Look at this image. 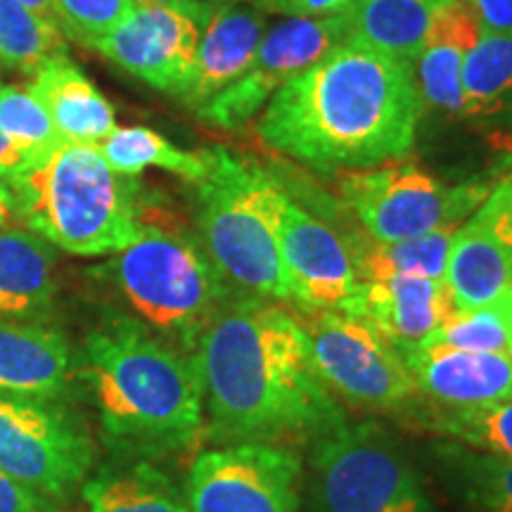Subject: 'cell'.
<instances>
[{
	"label": "cell",
	"mask_w": 512,
	"mask_h": 512,
	"mask_svg": "<svg viewBox=\"0 0 512 512\" xmlns=\"http://www.w3.org/2000/svg\"><path fill=\"white\" fill-rule=\"evenodd\" d=\"M501 304L503 316H505V325H508V342H510V356H512V287L508 292H503L501 297L496 299Z\"/></svg>",
	"instance_id": "60d3db41"
},
{
	"label": "cell",
	"mask_w": 512,
	"mask_h": 512,
	"mask_svg": "<svg viewBox=\"0 0 512 512\" xmlns=\"http://www.w3.org/2000/svg\"><path fill=\"white\" fill-rule=\"evenodd\" d=\"M501 124L512 121V31H484L463 62V114Z\"/></svg>",
	"instance_id": "603a6c76"
},
{
	"label": "cell",
	"mask_w": 512,
	"mask_h": 512,
	"mask_svg": "<svg viewBox=\"0 0 512 512\" xmlns=\"http://www.w3.org/2000/svg\"><path fill=\"white\" fill-rule=\"evenodd\" d=\"M27 88L46 105L64 143L98 145L117 128L112 102L69 55L43 64Z\"/></svg>",
	"instance_id": "44dd1931"
},
{
	"label": "cell",
	"mask_w": 512,
	"mask_h": 512,
	"mask_svg": "<svg viewBox=\"0 0 512 512\" xmlns=\"http://www.w3.org/2000/svg\"><path fill=\"white\" fill-rule=\"evenodd\" d=\"M10 183L19 221L69 254H117L143 233V185L117 174L98 145L60 143Z\"/></svg>",
	"instance_id": "277c9868"
},
{
	"label": "cell",
	"mask_w": 512,
	"mask_h": 512,
	"mask_svg": "<svg viewBox=\"0 0 512 512\" xmlns=\"http://www.w3.org/2000/svg\"><path fill=\"white\" fill-rule=\"evenodd\" d=\"M302 458L283 444H230L192 460L190 512H299Z\"/></svg>",
	"instance_id": "8fae6325"
},
{
	"label": "cell",
	"mask_w": 512,
	"mask_h": 512,
	"mask_svg": "<svg viewBox=\"0 0 512 512\" xmlns=\"http://www.w3.org/2000/svg\"><path fill=\"white\" fill-rule=\"evenodd\" d=\"M275 233L290 302L309 313H351L361 280L347 238L304 211L283 188L275 200Z\"/></svg>",
	"instance_id": "4fadbf2b"
},
{
	"label": "cell",
	"mask_w": 512,
	"mask_h": 512,
	"mask_svg": "<svg viewBox=\"0 0 512 512\" xmlns=\"http://www.w3.org/2000/svg\"><path fill=\"white\" fill-rule=\"evenodd\" d=\"M460 226H441L418 238L380 245V242L356 240L354 252L358 280H377L387 275H418V278H446L448 254L453 235Z\"/></svg>",
	"instance_id": "484cf974"
},
{
	"label": "cell",
	"mask_w": 512,
	"mask_h": 512,
	"mask_svg": "<svg viewBox=\"0 0 512 512\" xmlns=\"http://www.w3.org/2000/svg\"><path fill=\"white\" fill-rule=\"evenodd\" d=\"M451 0H356L351 38L401 60H418L432 19Z\"/></svg>",
	"instance_id": "7402d4cb"
},
{
	"label": "cell",
	"mask_w": 512,
	"mask_h": 512,
	"mask_svg": "<svg viewBox=\"0 0 512 512\" xmlns=\"http://www.w3.org/2000/svg\"><path fill=\"white\" fill-rule=\"evenodd\" d=\"M439 344V347L463 351H489V354H510L508 325L501 304L494 302L479 309H456L432 332L430 339L420 344Z\"/></svg>",
	"instance_id": "4dcf8cb0"
},
{
	"label": "cell",
	"mask_w": 512,
	"mask_h": 512,
	"mask_svg": "<svg viewBox=\"0 0 512 512\" xmlns=\"http://www.w3.org/2000/svg\"><path fill=\"white\" fill-rule=\"evenodd\" d=\"M484 181L448 188L415 164L389 162L373 169L347 171L339 195L368 238L380 245L411 240L441 226H463L489 195Z\"/></svg>",
	"instance_id": "ba28073f"
},
{
	"label": "cell",
	"mask_w": 512,
	"mask_h": 512,
	"mask_svg": "<svg viewBox=\"0 0 512 512\" xmlns=\"http://www.w3.org/2000/svg\"><path fill=\"white\" fill-rule=\"evenodd\" d=\"M456 311L446 280L387 275L363 280L351 316L368 320L399 354L418 349Z\"/></svg>",
	"instance_id": "9a60e30c"
},
{
	"label": "cell",
	"mask_w": 512,
	"mask_h": 512,
	"mask_svg": "<svg viewBox=\"0 0 512 512\" xmlns=\"http://www.w3.org/2000/svg\"><path fill=\"white\" fill-rule=\"evenodd\" d=\"M57 55H67L62 31L19 0H0V64L34 76Z\"/></svg>",
	"instance_id": "f1b7e54d"
},
{
	"label": "cell",
	"mask_w": 512,
	"mask_h": 512,
	"mask_svg": "<svg viewBox=\"0 0 512 512\" xmlns=\"http://www.w3.org/2000/svg\"><path fill=\"white\" fill-rule=\"evenodd\" d=\"M351 38L349 10L330 17H285L261 38L252 64L226 91L195 114L207 124L235 131L245 126L280 88Z\"/></svg>",
	"instance_id": "7c38bea8"
},
{
	"label": "cell",
	"mask_w": 512,
	"mask_h": 512,
	"mask_svg": "<svg viewBox=\"0 0 512 512\" xmlns=\"http://www.w3.org/2000/svg\"><path fill=\"white\" fill-rule=\"evenodd\" d=\"M418 392L439 406L512 401V356L427 344L401 354Z\"/></svg>",
	"instance_id": "2e32d148"
},
{
	"label": "cell",
	"mask_w": 512,
	"mask_h": 512,
	"mask_svg": "<svg viewBox=\"0 0 512 512\" xmlns=\"http://www.w3.org/2000/svg\"><path fill=\"white\" fill-rule=\"evenodd\" d=\"M413 418L446 441L512 460V401L441 406L432 411H413Z\"/></svg>",
	"instance_id": "4316f807"
},
{
	"label": "cell",
	"mask_w": 512,
	"mask_h": 512,
	"mask_svg": "<svg viewBox=\"0 0 512 512\" xmlns=\"http://www.w3.org/2000/svg\"><path fill=\"white\" fill-rule=\"evenodd\" d=\"M482 19L484 31H512V0H467Z\"/></svg>",
	"instance_id": "d590c367"
},
{
	"label": "cell",
	"mask_w": 512,
	"mask_h": 512,
	"mask_svg": "<svg viewBox=\"0 0 512 512\" xmlns=\"http://www.w3.org/2000/svg\"><path fill=\"white\" fill-rule=\"evenodd\" d=\"M53 510V498L41 491L17 482L0 470V512H48Z\"/></svg>",
	"instance_id": "e575fe53"
},
{
	"label": "cell",
	"mask_w": 512,
	"mask_h": 512,
	"mask_svg": "<svg viewBox=\"0 0 512 512\" xmlns=\"http://www.w3.org/2000/svg\"><path fill=\"white\" fill-rule=\"evenodd\" d=\"M105 162L121 176H138L145 169L169 171L185 183H200L209 171V150L188 152L145 126H126L102 140Z\"/></svg>",
	"instance_id": "d4e9b609"
},
{
	"label": "cell",
	"mask_w": 512,
	"mask_h": 512,
	"mask_svg": "<svg viewBox=\"0 0 512 512\" xmlns=\"http://www.w3.org/2000/svg\"><path fill=\"white\" fill-rule=\"evenodd\" d=\"M55 297V247L27 228H0V318L46 323Z\"/></svg>",
	"instance_id": "ffe728a7"
},
{
	"label": "cell",
	"mask_w": 512,
	"mask_h": 512,
	"mask_svg": "<svg viewBox=\"0 0 512 512\" xmlns=\"http://www.w3.org/2000/svg\"><path fill=\"white\" fill-rule=\"evenodd\" d=\"M0 131L34 162L64 143L46 105L19 86H0Z\"/></svg>",
	"instance_id": "f546056e"
},
{
	"label": "cell",
	"mask_w": 512,
	"mask_h": 512,
	"mask_svg": "<svg viewBox=\"0 0 512 512\" xmlns=\"http://www.w3.org/2000/svg\"><path fill=\"white\" fill-rule=\"evenodd\" d=\"M200 36V22L183 10L136 5L95 50L121 72L181 100L195 69Z\"/></svg>",
	"instance_id": "5bb4252c"
},
{
	"label": "cell",
	"mask_w": 512,
	"mask_h": 512,
	"mask_svg": "<svg viewBox=\"0 0 512 512\" xmlns=\"http://www.w3.org/2000/svg\"><path fill=\"white\" fill-rule=\"evenodd\" d=\"M264 15L330 17L349 10L356 0H245Z\"/></svg>",
	"instance_id": "836d02e7"
},
{
	"label": "cell",
	"mask_w": 512,
	"mask_h": 512,
	"mask_svg": "<svg viewBox=\"0 0 512 512\" xmlns=\"http://www.w3.org/2000/svg\"><path fill=\"white\" fill-rule=\"evenodd\" d=\"M311 316L304 328L313 366L332 396L377 413L406 411L418 401L411 370L368 320L342 311Z\"/></svg>",
	"instance_id": "30bf717a"
},
{
	"label": "cell",
	"mask_w": 512,
	"mask_h": 512,
	"mask_svg": "<svg viewBox=\"0 0 512 512\" xmlns=\"http://www.w3.org/2000/svg\"><path fill=\"white\" fill-rule=\"evenodd\" d=\"M448 477L475 512H512V460L475 451L456 441L437 446Z\"/></svg>",
	"instance_id": "83f0119b"
},
{
	"label": "cell",
	"mask_w": 512,
	"mask_h": 512,
	"mask_svg": "<svg viewBox=\"0 0 512 512\" xmlns=\"http://www.w3.org/2000/svg\"><path fill=\"white\" fill-rule=\"evenodd\" d=\"M136 5H162V8H176V10H183L185 15H190L192 0H136Z\"/></svg>",
	"instance_id": "b9f144b4"
},
{
	"label": "cell",
	"mask_w": 512,
	"mask_h": 512,
	"mask_svg": "<svg viewBox=\"0 0 512 512\" xmlns=\"http://www.w3.org/2000/svg\"><path fill=\"white\" fill-rule=\"evenodd\" d=\"M34 164V159L24 155V152L0 131V178H5V181H17V178L27 174Z\"/></svg>",
	"instance_id": "8d00e7d4"
},
{
	"label": "cell",
	"mask_w": 512,
	"mask_h": 512,
	"mask_svg": "<svg viewBox=\"0 0 512 512\" xmlns=\"http://www.w3.org/2000/svg\"><path fill=\"white\" fill-rule=\"evenodd\" d=\"M266 34V15L249 3H235L216 12L202 29L195 69L181 102L192 112L207 105L252 64Z\"/></svg>",
	"instance_id": "e0dca14e"
},
{
	"label": "cell",
	"mask_w": 512,
	"mask_h": 512,
	"mask_svg": "<svg viewBox=\"0 0 512 512\" xmlns=\"http://www.w3.org/2000/svg\"><path fill=\"white\" fill-rule=\"evenodd\" d=\"M313 472L320 512H434L411 458L373 420L318 434Z\"/></svg>",
	"instance_id": "52a82bcc"
},
{
	"label": "cell",
	"mask_w": 512,
	"mask_h": 512,
	"mask_svg": "<svg viewBox=\"0 0 512 512\" xmlns=\"http://www.w3.org/2000/svg\"><path fill=\"white\" fill-rule=\"evenodd\" d=\"M88 512H190L185 494L155 465L105 467L83 484Z\"/></svg>",
	"instance_id": "cb8c5ba5"
},
{
	"label": "cell",
	"mask_w": 512,
	"mask_h": 512,
	"mask_svg": "<svg viewBox=\"0 0 512 512\" xmlns=\"http://www.w3.org/2000/svg\"><path fill=\"white\" fill-rule=\"evenodd\" d=\"M207 150L209 171L195 183L197 238L230 285L252 297L290 302L275 233L280 185L228 147Z\"/></svg>",
	"instance_id": "8992f818"
},
{
	"label": "cell",
	"mask_w": 512,
	"mask_h": 512,
	"mask_svg": "<svg viewBox=\"0 0 512 512\" xmlns=\"http://www.w3.org/2000/svg\"><path fill=\"white\" fill-rule=\"evenodd\" d=\"M19 221L17 195L10 181L0 178V228H12Z\"/></svg>",
	"instance_id": "74e56055"
},
{
	"label": "cell",
	"mask_w": 512,
	"mask_h": 512,
	"mask_svg": "<svg viewBox=\"0 0 512 512\" xmlns=\"http://www.w3.org/2000/svg\"><path fill=\"white\" fill-rule=\"evenodd\" d=\"M204 434L219 446L316 439L347 420L316 373L306 328L271 299L238 294L192 347Z\"/></svg>",
	"instance_id": "6da1fadb"
},
{
	"label": "cell",
	"mask_w": 512,
	"mask_h": 512,
	"mask_svg": "<svg viewBox=\"0 0 512 512\" xmlns=\"http://www.w3.org/2000/svg\"><path fill=\"white\" fill-rule=\"evenodd\" d=\"M29 12H34L36 17L48 19L55 24V0H19Z\"/></svg>",
	"instance_id": "ab89813d"
},
{
	"label": "cell",
	"mask_w": 512,
	"mask_h": 512,
	"mask_svg": "<svg viewBox=\"0 0 512 512\" xmlns=\"http://www.w3.org/2000/svg\"><path fill=\"white\" fill-rule=\"evenodd\" d=\"M136 10V0H55V24L79 46L98 48Z\"/></svg>",
	"instance_id": "1f68e13d"
},
{
	"label": "cell",
	"mask_w": 512,
	"mask_h": 512,
	"mask_svg": "<svg viewBox=\"0 0 512 512\" xmlns=\"http://www.w3.org/2000/svg\"><path fill=\"white\" fill-rule=\"evenodd\" d=\"M95 465L79 415L48 396L0 392V470L48 498L69 496Z\"/></svg>",
	"instance_id": "9c48e42d"
},
{
	"label": "cell",
	"mask_w": 512,
	"mask_h": 512,
	"mask_svg": "<svg viewBox=\"0 0 512 512\" xmlns=\"http://www.w3.org/2000/svg\"><path fill=\"white\" fill-rule=\"evenodd\" d=\"M76 377L91 389L107 444L133 456L190 448L204 434L195 358L128 316H107L83 342Z\"/></svg>",
	"instance_id": "3957f363"
},
{
	"label": "cell",
	"mask_w": 512,
	"mask_h": 512,
	"mask_svg": "<svg viewBox=\"0 0 512 512\" xmlns=\"http://www.w3.org/2000/svg\"><path fill=\"white\" fill-rule=\"evenodd\" d=\"M425 110L415 62L349 41L280 88L256 136L318 171H361L413 150Z\"/></svg>",
	"instance_id": "7a4b0ae2"
},
{
	"label": "cell",
	"mask_w": 512,
	"mask_h": 512,
	"mask_svg": "<svg viewBox=\"0 0 512 512\" xmlns=\"http://www.w3.org/2000/svg\"><path fill=\"white\" fill-rule=\"evenodd\" d=\"M64 332L46 323L0 318V392L60 399L76 377Z\"/></svg>",
	"instance_id": "ac0fdd59"
},
{
	"label": "cell",
	"mask_w": 512,
	"mask_h": 512,
	"mask_svg": "<svg viewBox=\"0 0 512 512\" xmlns=\"http://www.w3.org/2000/svg\"><path fill=\"white\" fill-rule=\"evenodd\" d=\"M482 34V19L467 0H451L439 10L415 64L425 105L456 117L463 114V62Z\"/></svg>",
	"instance_id": "d6986e66"
},
{
	"label": "cell",
	"mask_w": 512,
	"mask_h": 512,
	"mask_svg": "<svg viewBox=\"0 0 512 512\" xmlns=\"http://www.w3.org/2000/svg\"><path fill=\"white\" fill-rule=\"evenodd\" d=\"M235 3H245V0H192L190 15L192 19H197L200 27L204 29L216 12H221L223 8H228V5H235Z\"/></svg>",
	"instance_id": "f35d334b"
},
{
	"label": "cell",
	"mask_w": 512,
	"mask_h": 512,
	"mask_svg": "<svg viewBox=\"0 0 512 512\" xmlns=\"http://www.w3.org/2000/svg\"><path fill=\"white\" fill-rule=\"evenodd\" d=\"M102 275L136 320L166 339H178L185 351H192L209 320L238 297L200 238L147 221L140 238L102 266Z\"/></svg>",
	"instance_id": "5b68a950"
},
{
	"label": "cell",
	"mask_w": 512,
	"mask_h": 512,
	"mask_svg": "<svg viewBox=\"0 0 512 512\" xmlns=\"http://www.w3.org/2000/svg\"><path fill=\"white\" fill-rule=\"evenodd\" d=\"M467 223H472L512 259V171L489 190Z\"/></svg>",
	"instance_id": "d6a6232c"
}]
</instances>
